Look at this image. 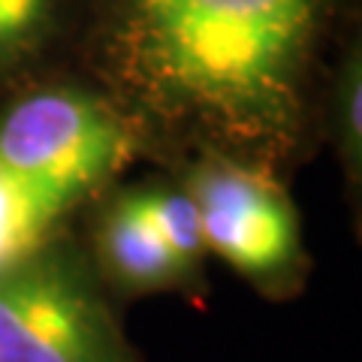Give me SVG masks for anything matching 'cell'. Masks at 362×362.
Masks as SVG:
<instances>
[{
    "mask_svg": "<svg viewBox=\"0 0 362 362\" xmlns=\"http://www.w3.org/2000/svg\"><path fill=\"white\" fill-rule=\"evenodd\" d=\"M52 18V0H0V64L37 45Z\"/></svg>",
    "mask_w": 362,
    "mask_h": 362,
    "instance_id": "obj_7",
    "label": "cell"
},
{
    "mask_svg": "<svg viewBox=\"0 0 362 362\" xmlns=\"http://www.w3.org/2000/svg\"><path fill=\"white\" fill-rule=\"evenodd\" d=\"M338 145H341L344 169L356 178L362 166V78L356 61L344 70L341 90H338Z\"/></svg>",
    "mask_w": 362,
    "mask_h": 362,
    "instance_id": "obj_8",
    "label": "cell"
},
{
    "mask_svg": "<svg viewBox=\"0 0 362 362\" xmlns=\"http://www.w3.org/2000/svg\"><path fill=\"white\" fill-rule=\"evenodd\" d=\"M130 199L151 233L175 257V263L194 275L206 257V242L199 230V214L185 185H151L130 190Z\"/></svg>",
    "mask_w": 362,
    "mask_h": 362,
    "instance_id": "obj_6",
    "label": "cell"
},
{
    "mask_svg": "<svg viewBox=\"0 0 362 362\" xmlns=\"http://www.w3.org/2000/svg\"><path fill=\"white\" fill-rule=\"evenodd\" d=\"M97 257L112 284L127 293H157L178 287L190 278L166 251L163 242L136 211L130 194H121L100 214Z\"/></svg>",
    "mask_w": 362,
    "mask_h": 362,
    "instance_id": "obj_5",
    "label": "cell"
},
{
    "mask_svg": "<svg viewBox=\"0 0 362 362\" xmlns=\"http://www.w3.org/2000/svg\"><path fill=\"white\" fill-rule=\"evenodd\" d=\"M199 214L206 251L251 281H275L302 257L299 214L266 169L209 154L181 181Z\"/></svg>",
    "mask_w": 362,
    "mask_h": 362,
    "instance_id": "obj_4",
    "label": "cell"
},
{
    "mask_svg": "<svg viewBox=\"0 0 362 362\" xmlns=\"http://www.w3.org/2000/svg\"><path fill=\"white\" fill-rule=\"evenodd\" d=\"M136 157L118 109L42 88L0 112V272L58 245L64 223Z\"/></svg>",
    "mask_w": 362,
    "mask_h": 362,
    "instance_id": "obj_2",
    "label": "cell"
},
{
    "mask_svg": "<svg viewBox=\"0 0 362 362\" xmlns=\"http://www.w3.org/2000/svg\"><path fill=\"white\" fill-rule=\"evenodd\" d=\"M317 0H115L112 42L160 121L239 154H284L302 118Z\"/></svg>",
    "mask_w": 362,
    "mask_h": 362,
    "instance_id": "obj_1",
    "label": "cell"
},
{
    "mask_svg": "<svg viewBox=\"0 0 362 362\" xmlns=\"http://www.w3.org/2000/svg\"><path fill=\"white\" fill-rule=\"evenodd\" d=\"M0 362H136L103 293L52 245L0 272Z\"/></svg>",
    "mask_w": 362,
    "mask_h": 362,
    "instance_id": "obj_3",
    "label": "cell"
}]
</instances>
